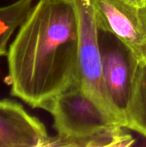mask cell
I'll return each instance as SVG.
<instances>
[{"label":"cell","mask_w":146,"mask_h":147,"mask_svg":"<svg viewBox=\"0 0 146 147\" xmlns=\"http://www.w3.org/2000/svg\"><path fill=\"white\" fill-rule=\"evenodd\" d=\"M79 17L75 0H38L8 48L10 94L44 109L77 79Z\"/></svg>","instance_id":"obj_1"},{"label":"cell","mask_w":146,"mask_h":147,"mask_svg":"<svg viewBox=\"0 0 146 147\" xmlns=\"http://www.w3.org/2000/svg\"><path fill=\"white\" fill-rule=\"evenodd\" d=\"M45 110L52 116L57 137L61 139L84 138L123 127L77 83L57 95Z\"/></svg>","instance_id":"obj_2"},{"label":"cell","mask_w":146,"mask_h":147,"mask_svg":"<svg viewBox=\"0 0 146 147\" xmlns=\"http://www.w3.org/2000/svg\"><path fill=\"white\" fill-rule=\"evenodd\" d=\"M97 34L105 88L114 110L126 127V115L140 60L126 43L99 24Z\"/></svg>","instance_id":"obj_3"},{"label":"cell","mask_w":146,"mask_h":147,"mask_svg":"<svg viewBox=\"0 0 146 147\" xmlns=\"http://www.w3.org/2000/svg\"><path fill=\"white\" fill-rule=\"evenodd\" d=\"M75 3L79 17V50L77 74L75 83L80 85L123 126L111 103L103 82L93 0H75Z\"/></svg>","instance_id":"obj_4"},{"label":"cell","mask_w":146,"mask_h":147,"mask_svg":"<svg viewBox=\"0 0 146 147\" xmlns=\"http://www.w3.org/2000/svg\"><path fill=\"white\" fill-rule=\"evenodd\" d=\"M97 24L126 43L139 60L146 59V8L123 0H93Z\"/></svg>","instance_id":"obj_5"},{"label":"cell","mask_w":146,"mask_h":147,"mask_svg":"<svg viewBox=\"0 0 146 147\" xmlns=\"http://www.w3.org/2000/svg\"><path fill=\"white\" fill-rule=\"evenodd\" d=\"M44 124L13 100L0 99V147L47 146Z\"/></svg>","instance_id":"obj_6"},{"label":"cell","mask_w":146,"mask_h":147,"mask_svg":"<svg viewBox=\"0 0 146 147\" xmlns=\"http://www.w3.org/2000/svg\"><path fill=\"white\" fill-rule=\"evenodd\" d=\"M126 128L146 138V59L139 64L133 95L126 115Z\"/></svg>","instance_id":"obj_7"},{"label":"cell","mask_w":146,"mask_h":147,"mask_svg":"<svg viewBox=\"0 0 146 147\" xmlns=\"http://www.w3.org/2000/svg\"><path fill=\"white\" fill-rule=\"evenodd\" d=\"M121 126L111 127L96 134L79 139L50 137L47 146H128L133 144V137L124 132Z\"/></svg>","instance_id":"obj_8"},{"label":"cell","mask_w":146,"mask_h":147,"mask_svg":"<svg viewBox=\"0 0 146 147\" xmlns=\"http://www.w3.org/2000/svg\"><path fill=\"white\" fill-rule=\"evenodd\" d=\"M33 1L17 0L0 7V57L7 55L9 41L30 12Z\"/></svg>","instance_id":"obj_9"},{"label":"cell","mask_w":146,"mask_h":147,"mask_svg":"<svg viewBox=\"0 0 146 147\" xmlns=\"http://www.w3.org/2000/svg\"><path fill=\"white\" fill-rule=\"evenodd\" d=\"M123 1L140 8H145L146 5V0H123Z\"/></svg>","instance_id":"obj_10"},{"label":"cell","mask_w":146,"mask_h":147,"mask_svg":"<svg viewBox=\"0 0 146 147\" xmlns=\"http://www.w3.org/2000/svg\"><path fill=\"white\" fill-rule=\"evenodd\" d=\"M145 8H146V5H145Z\"/></svg>","instance_id":"obj_11"}]
</instances>
